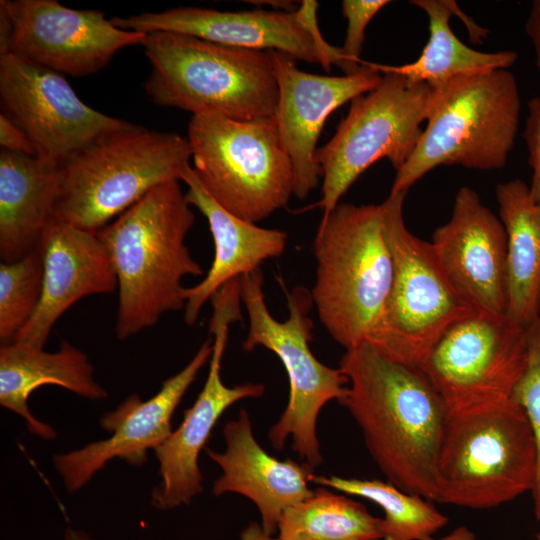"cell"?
<instances>
[{
    "mask_svg": "<svg viewBox=\"0 0 540 540\" xmlns=\"http://www.w3.org/2000/svg\"><path fill=\"white\" fill-rule=\"evenodd\" d=\"M339 368L349 387L338 402L387 481L438 502L437 459L448 409L427 376L365 341L346 350Z\"/></svg>",
    "mask_w": 540,
    "mask_h": 540,
    "instance_id": "cell-1",
    "label": "cell"
},
{
    "mask_svg": "<svg viewBox=\"0 0 540 540\" xmlns=\"http://www.w3.org/2000/svg\"><path fill=\"white\" fill-rule=\"evenodd\" d=\"M178 180L162 183L97 232L119 292L116 336L127 339L184 309L182 279L203 274L185 238L195 215Z\"/></svg>",
    "mask_w": 540,
    "mask_h": 540,
    "instance_id": "cell-2",
    "label": "cell"
},
{
    "mask_svg": "<svg viewBox=\"0 0 540 540\" xmlns=\"http://www.w3.org/2000/svg\"><path fill=\"white\" fill-rule=\"evenodd\" d=\"M142 46L152 67L144 87L154 104L235 120L275 114L279 92L271 51L174 32L148 33Z\"/></svg>",
    "mask_w": 540,
    "mask_h": 540,
    "instance_id": "cell-3",
    "label": "cell"
},
{
    "mask_svg": "<svg viewBox=\"0 0 540 540\" xmlns=\"http://www.w3.org/2000/svg\"><path fill=\"white\" fill-rule=\"evenodd\" d=\"M314 255L316 279L310 292L323 327L346 350L367 341L393 280L383 202L339 203L323 215Z\"/></svg>",
    "mask_w": 540,
    "mask_h": 540,
    "instance_id": "cell-4",
    "label": "cell"
},
{
    "mask_svg": "<svg viewBox=\"0 0 540 540\" xmlns=\"http://www.w3.org/2000/svg\"><path fill=\"white\" fill-rule=\"evenodd\" d=\"M520 112L518 84L508 69L460 75L434 88L421 138L396 171L390 193L407 192L442 165L503 168L515 143Z\"/></svg>",
    "mask_w": 540,
    "mask_h": 540,
    "instance_id": "cell-5",
    "label": "cell"
},
{
    "mask_svg": "<svg viewBox=\"0 0 540 540\" xmlns=\"http://www.w3.org/2000/svg\"><path fill=\"white\" fill-rule=\"evenodd\" d=\"M187 138L142 126L107 134L61 164L53 217L97 233L154 187L180 180L190 165Z\"/></svg>",
    "mask_w": 540,
    "mask_h": 540,
    "instance_id": "cell-6",
    "label": "cell"
},
{
    "mask_svg": "<svg viewBox=\"0 0 540 540\" xmlns=\"http://www.w3.org/2000/svg\"><path fill=\"white\" fill-rule=\"evenodd\" d=\"M536 468L532 429L514 401L448 411L437 459L439 503L497 507L531 492Z\"/></svg>",
    "mask_w": 540,
    "mask_h": 540,
    "instance_id": "cell-7",
    "label": "cell"
},
{
    "mask_svg": "<svg viewBox=\"0 0 540 540\" xmlns=\"http://www.w3.org/2000/svg\"><path fill=\"white\" fill-rule=\"evenodd\" d=\"M240 293L249 320L243 349L263 346L275 353L289 380L288 403L270 428L269 441L275 450H282L290 438L292 450L314 470L323 461L316 429L319 413L328 402L346 395L348 378L340 368L321 363L310 349L313 301L308 289L296 286L287 292L289 316L282 322L266 305L261 269L240 277Z\"/></svg>",
    "mask_w": 540,
    "mask_h": 540,
    "instance_id": "cell-8",
    "label": "cell"
},
{
    "mask_svg": "<svg viewBox=\"0 0 540 540\" xmlns=\"http://www.w3.org/2000/svg\"><path fill=\"white\" fill-rule=\"evenodd\" d=\"M187 139L200 182L233 215L256 224L293 196L292 164L274 115L235 120L197 113Z\"/></svg>",
    "mask_w": 540,
    "mask_h": 540,
    "instance_id": "cell-9",
    "label": "cell"
},
{
    "mask_svg": "<svg viewBox=\"0 0 540 540\" xmlns=\"http://www.w3.org/2000/svg\"><path fill=\"white\" fill-rule=\"evenodd\" d=\"M406 194L390 193L383 201L393 280L365 342L389 359L420 367L443 334L476 310L449 280L431 243L407 229L403 219Z\"/></svg>",
    "mask_w": 540,
    "mask_h": 540,
    "instance_id": "cell-10",
    "label": "cell"
},
{
    "mask_svg": "<svg viewBox=\"0 0 540 540\" xmlns=\"http://www.w3.org/2000/svg\"><path fill=\"white\" fill-rule=\"evenodd\" d=\"M434 88L396 73H383L380 83L350 102L334 136L317 148L321 198L315 207L331 212L357 178L386 158L397 171L413 154L427 121Z\"/></svg>",
    "mask_w": 540,
    "mask_h": 540,
    "instance_id": "cell-11",
    "label": "cell"
},
{
    "mask_svg": "<svg viewBox=\"0 0 540 540\" xmlns=\"http://www.w3.org/2000/svg\"><path fill=\"white\" fill-rule=\"evenodd\" d=\"M526 329L474 311L451 326L419 367L449 412L511 400L527 364Z\"/></svg>",
    "mask_w": 540,
    "mask_h": 540,
    "instance_id": "cell-12",
    "label": "cell"
},
{
    "mask_svg": "<svg viewBox=\"0 0 540 540\" xmlns=\"http://www.w3.org/2000/svg\"><path fill=\"white\" fill-rule=\"evenodd\" d=\"M318 2L301 1L294 12L276 10L219 11L182 6L161 12L114 16L118 28L141 33L174 32L237 48L278 51L296 61L316 63L329 72L337 65L346 75L361 67L349 63L341 48L330 45L317 22Z\"/></svg>",
    "mask_w": 540,
    "mask_h": 540,
    "instance_id": "cell-13",
    "label": "cell"
},
{
    "mask_svg": "<svg viewBox=\"0 0 540 540\" xmlns=\"http://www.w3.org/2000/svg\"><path fill=\"white\" fill-rule=\"evenodd\" d=\"M146 35L118 28L101 11L71 9L56 0L0 2V54L62 75L94 74L119 50L142 45Z\"/></svg>",
    "mask_w": 540,
    "mask_h": 540,
    "instance_id": "cell-14",
    "label": "cell"
},
{
    "mask_svg": "<svg viewBox=\"0 0 540 540\" xmlns=\"http://www.w3.org/2000/svg\"><path fill=\"white\" fill-rule=\"evenodd\" d=\"M0 102L36 155L60 164L99 138L136 126L86 105L62 74L11 53L0 54Z\"/></svg>",
    "mask_w": 540,
    "mask_h": 540,
    "instance_id": "cell-15",
    "label": "cell"
},
{
    "mask_svg": "<svg viewBox=\"0 0 540 540\" xmlns=\"http://www.w3.org/2000/svg\"><path fill=\"white\" fill-rule=\"evenodd\" d=\"M212 305L213 351L206 382L193 405L185 410L179 427L154 450L161 481L152 491L151 504L159 510L190 504L202 492L198 458L218 419L237 401L259 398L265 392L260 383L234 387L223 383L220 371L228 328L242 319L241 304L232 296L222 295L213 299Z\"/></svg>",
    "mask_w": 540,
    "mask_h": 540,
    "instance_id": "cell-16",
    "label": "cell"
},
{
    "mask_svg": "<svg viewBox=\"0 0 540 540\" xmlns=\"http://www.w3.org/2000/svg\"><path fill=\"white\" fill-rule=\"evenodd\" d=\"M212 338L203 342L191 361L177 374L163 381L148 400L128 396L116 409L100 419L110 437L79 449L53 456V463L69 492L84 487L109 461L119 458L141 466L147 451L159 447L171 434V419L199 371L211 358Z\"/></svg>",
    "mask_w": 540,
    "mask_h": 540,
    "instance_id": "cell-17",
    "label": "cell"
},
{
    "mask_svg": "<svg viewBox=\"0 0 540 540\" xmlns=\"http://www.w3.org/2000/svg\"><path fill=\"white\" fill-rule=\"evenodd\" d=\"M271 54L279 92L274 117L292 164L293 196L305 199L322 176L315 153L325 121L346 102L373 90L382 73L362 61V69L354 74H312L300 70L285 53Z\"/></svg>",
    "mask_w": 540,
    "mask_h": 540,
    "instance_id": "cell-18",
    "label": "cell"
},
{
    "mask_svg": "<svg viewBox=\"0 0 540 540\" xmlns=\"http://www.w3.org/2000/svg\"><path fill=\"white\" fill-rule=\"evenodd\" d=\"M430 243L449 280L476 311L506 315L507 235L475 190H458L451 218Z\"/></svg>",
    "mask_w": 540,
    "mask_h": 540,
    "instance_id": "cell-19",
    "label": "cell"
},
{
    "mask_svg": "<svg viewBox=\"0 0 540 540\" xmlns=\"http://www.w3.org/2000/svg\"><path fill=\"white\" fill-rule=\"evenodd\" d=\"M39 244L44 278L39 306L13 342L44 348L56 321L81 298L109 294L117 277L97 233L52 217Z\"/></svg>",
    "mask_w": 540,
    "mask_h": 540,
    "instance_id": "cell-20",
    "label": "cell"
},
{
    "mask_svg": "<svg viewBox=\"0 0 540 540\" xmlns=\"http://www.w3.org/2000/svg\"><path fill=\"white\" fill-rule=\"evenodd\" d=\"M223 435L224 452L206 449L222 470L213 483V494L231 492L247 497L259 510L264 531L274 534L284 510L312 495L308 483L314 470L305 463L281 461L268 454L254 437L245 409L225 424Z\"/></svg>",
    "mask_w": 540,
    "mask_h": 540,
    "instance_id": "cell-21",
    "label": "cell"
},
{
    "mask_svg": "<svg viewBox=\"0 0 540 540\" xmlns=\"http://www.w3.org/2000/svg\"><path fill=\"white\" fill-rule=\"evenodd\" d=\"M188 187L186 199L207 219L213 237L215 255L205 277L195 286L185 287L184 321L192 326L202 306L227 282L260 269L270 258L283 254L287 233L245 221L218 204L206 191L192 166L181 179Z\"/></svg>",
    "mask_w": 540,
    "mask_h": 540,
    "instance_id": "cell-22",
    "label": "cell"
},
{
    "mask_svg": "<svg viewBox=\"0 0 540 540\" xmlns=\"http://www.w3.org/2000/svg\"><path fill=\"white\" fill-rule=\"evenodd\" d=\"M43 385H57L90 400H103L107 391L95 380L87 355L68 341L56 352L12 342L0 347V404L21 416L28 431L52 440L56 432L29 410L30 395Z\"/></svg>",
    "mask_w": 540,
    "mask_h": 540,
    "instance_id": "cell-23",
    "label": "cell"
},
{
    "mask_svg": "<svg viewBox=\"0 0 540 540\" xmlns=\"http://www.w3.org/2000/svg\"><path fill=\"white\" fill-rule=\"evenodd\" d=\"M61 164L40 157L0 152V258L17 261L39 244L53 217Z\"/></svg>",
    "mask_w": 540,
    "mask_h": 540,
    "instance_id": "cell-24",
    "label": "cell"
},
{
    "mask_svg": "<svg viewBox=\"0 0 540 540\" xmlns=\"http://www.w3.org/2000/svg\"><path fill=\"white\" fill-rule=\"evenodd\" d=\"M495 193L507 235L506 316L527 329L540 310V205L521 179L498 184Z\"/></svg>",
    "mask_w": 540,
    "mask_h": 540,
    "instance_id": "cell-25",
    "label": "cell"
},
{
    "mask_svg": "<svg viewBox=\"0 0 540 540\" xmlns=\"http://www.w3.org/2000/svg\"><path fill=\"white\" fill-rule=\"evenodd\" d=\"M428 16L429 39L413 62L392 66L371 63L380 73H396L417 83L438 88L464 74L508 69L518 59L515 51L481 52L463 42L452 32V12L445 0H413Z\"/></svg>",
    "mask_w": 540,
    "mask_h": 540,
    "instance_id": "cell-26",
    "label": "cell"
},
{
    "mask_svg": "<svg viewBox=\"0 0 540 540\" xmlns=\"http://www.w3.org/2000/svg\"><path fill=\"white\" fill-rule=\"evenodd\" d=\"M379 524L360 502L319 486L284 510L277 530L281 540H382Z\"/></svg>",
    "mask_w": 540,
    "mask_h": 540,
    "instance_id": "cell-27",
    "label": "cell"
},
{
    "mask_svg": "<svg viewBox=\"0 0 540 540\" xmlns=\"http://www.w3.org/2000/svg\"><path fill=\"white\" fill-rule=\"evenodd\" d=\"M312 483L380 506L385 514L379 524L382 540H424L448 523V518L430 500L405 492L388 481L314 475Z\"/></svg>",
    "mask_w": 540,
    "mask_h": 540,
    "instance_id": "cell-28",
    "label": "cell"
},
{
    "mask_svg": "<svg viewBox=\"0 0 540 540\" xmlns=\"http://www.w3.org/2000/svg\"><path fill=\"white\" fill-rule=\"evenodd\" d=\"M40 244L14 262L0 264V343H12L36 312L43 291Z\"/></svg>",
    "mask_w": 540,
    "mask_h": 540,
    "instance_id": "cell-29",
    "label": "cell"
},
{
    "mask_svg": "<svg viewBox=\"0 0 540 540\" xmlns=\"http://www.w3.org/2000/svg\"><path fill=\"white\" fill-rule=\"evenodd\" d=\"M526 339L527 364L511 400L523 408L535 440L537 468L531 493L534 515L540 521V319L526 329Z\"/></svg>",
    "mask_w": 540,
    "mask_h": 540,
    "instance_id": "cell-30",
    "label": "cell"
},
{
    "mask_svg": "<svg viewBox=\"0 0 540 540\" xmlns=\"http://www.w3.org/2000/svg\"><path fill=\"white\" fill-rule=\"evenodd\" d=\"M390 1L388 0H343L342 14L347 20L344 45L341 47L344 58L351 64L360 66L365 30L372 18Z\"/></svg>",
    "mask_w": 540,
    "mask_h": 540,
    "instance_id": "cell-31",
    "label": "cell"
},
{
    "mask_svg": "<svg viewBox=\"0 0 540 540\" xmlns=\"http://www.w3.org/2000/svg\"><path fill=\"white\" fill-rule=\"evenodd\" d=\"M523 137L529 153L528 163L532 169L529 192L531 198L540 205V97H534L528 102Z\"/></svg>",
    "mask_w": 540,
    "mask_h": 540,
    "instance_id": "cell-32",
    "label": "cell"
},
{
    "mask_svg": "<svg viewBox=\"0 0 540 540\" xmlns=\"http://www.w3.org/2000/svg\"><path fill=\"white\" fill-rule=\"evenodd\" d=\"M0 145L1 150L36 155L27 135L3 113L0 115Z\"/></svg>",
    "mask_w": 540,
    "mask_h": 540,
    "instance_id": "cell-33",
    "label": "cell"
},
{
    "mask_svg": "<svg viewBox=\"0 0 540 540\" xmlns=\"http://www.w3.org/2000/svg\"><path fill=\"white\" fill-rule=\"evenodd\" d=\"M525 31L534 49L536 66L540 70V0L532 2Z\"/></svg>",
    "mask_w": 540,
    "mask_h": 540,
    "instance_id": "cell-34",
    "label": "cell"
},
{
    "mask_svg": "<svg viewBox=\"0 0 540 540\" xmlns=\"http://www.w3.org/2000/svg\"><path fill=\"white\" fill-rule=\"evenodd\" d=\"M445 1L452 12V15L458 16L460 20L464 22L470 35V40L473 43H481L482 39L487 37L489 31L483 27L476 25V23L458 7L455 1Z\"/></svg>",
    "mask_w": 540,
    "mask_h": 540,
    "instance_id": "cell-35",
    "label": "cell"
},
{
    "mask_svg": "<svg viewBox=\"0 0 540 540\" xmlns=\"http://www.w3.org/2000/svg\"><path fill=\"white\" fill-rule=\"evenodd\" d=\"M239 540H281L273 538L272 535L266 533L262 527L256 522L250 523L240 534Z\"/></svg>",
    "mask_w": 540,
    "mask_h": 540,
    "instance_id": "cell-36",
    "label": "cell"
},
{
    "mask_svg": "<svg viewBox=\"0 0 540 540\" xmlns=\"http://www.w3.org/2000/svg\"><path fill=\"white\" fill-rule=\"evenodd\" d=\"M424 540H478L476 535L466 526H459L458 528L451 531L449 534L440 537L434 538L428 537Z\"/></svg>",
    "mask_w": 540,
    "mask_h": 540,
    "instance_id": "cell-37",
    "label": "cell"
},
{
    "mask_svg": "<svg viewBox=\"0 0 540 540\" xmlns=\"http://www.w3.org/2000/svg\"><path fill=\"white\" fill-rule=\"evenodd\" d=\"M249 3H252L254 5H269L274 8L276 11H283V12H294L298 9V7L295 6V2L292 1H247Z\"/></svg>",
    "mask_w": 540,
    "mask_h": 540,
    "instance_id": "cell-38",
    "label": "cell"
},
{
    "mask_svg": "<svg viewBox=\"0 0 540 540\" xmlns=\"http://www.w3.org/2000/svg\"><path fill=\"white\" fill-rule=\"evenodd\" d=\"M65 540H91L84 532L68 528L65 533Z\"/></svg>",
    "mask_w": 540,
    "mask_h": 540,
    "instance_id": "cell-39",
    "label": "cell"
},
{
    "mask_svg": "<svg viewBox=\"0 0 540 540\" xmlns=\"http://www.w3.org/2000/svg\"><path fill=\"white\" fill-rule=\"evenodd\" d=\"M536 539L537 540H540V530L538 531L537 535H536Z\"/></svg>",
    "mask_w": 540,
    "mask_h": 540,
    "instance_id": "cell-40",
    "label": "cell"
},
{
    "mask_svg": "<svg viewBox=\"0 0 540 540\" xmlns=\"http://www.w3.org/2000/svg\"><path fill=\"white\" fill-rule=\"evenodd\" d=\"M539 319H540V310H539Z\"/></svg>",
    "mask_w": 540,
    "mask_h": 540,
    "instance_id": "cell-41",
    "label": "cell"
}]
</instances>
